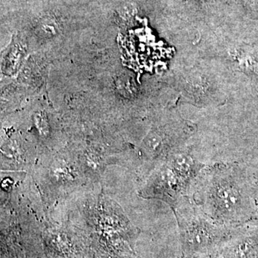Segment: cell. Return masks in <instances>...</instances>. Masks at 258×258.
Wrapping results in <instances>:
<instances>
[{
	"label": "cell",
	"instance_id": "cell-1",
	"mask_svg": "<svg viewBox=\"0 0 258 258\" xmlns=\"http://www.w3.org/2000/svg\"><path fill=\"white\" fill-rule=\"evenodd\" d=\"M193 189L195 195L190 198L214 222L223 227L246 223L255 214L250 175L242 166L215 164L204 168Z\"/></svg>",
	"mask_w": 258,
	"mask_h": 258
},
{
	"label": "cell",
	"instance_id": "cell-2",
	"mask_svg": "<svg viewBox=\"0 0 258 258\" xmlns=\"http://www.w3.org/2000/svg\"><path fill=\"white\" fill-rule=\"evenodd\" d=\"M205 165L187 151L173 153L151 183L154 197L167 203L171 209L184 197L188 196Z\"/></svg>",
	"mask_w": 258,
	"mask_h": 258
},
{
	"label": "cell",
	"instance_id": "cell-3",
	"mask_svg": "<svg viewBox=\"0 0 258 258\" xmlns=\"http://www.w3.org/2000/svg\"><path fill=\"white\" fill-rule=\"evenodd\" d=\"M172 210L186 249L208 247L226 234L227 227L214 222L189 196L181 198Z\"/></svg>",
	"mask_w": 258,
	"mask_h": 258
},
{
	"label": "cell",
	"instance_id": "cell-4",
	"mask_svg": "<svg viewBox=\"0 0 258 258\" xmlns=\"http://www.w3.org/2000/svg\"><path fill=\"white\" fill-rule=\"evenodd\" d=\"M240 66L244 71L258 76V55L254 53H244L240 55Z\"/></svg>",
	"mask_w": 258,
	"mask_h": 258
},
{
	"label": "cell",
	"instance_id": "cell-5",
	"mask_svg": "<svg viewBox=\"0 0 258 258\" xmlns=\"http://www.w3.org/2000/svg\"><path fill=\"white\" fill-rule=\"evenodd\" d=\"M251 184H252V191L255 203L258 205V170L255 174H250Z\"/></svg>",
	"mask_w": 258,
	"mask_h": 258
}]
</instances>
